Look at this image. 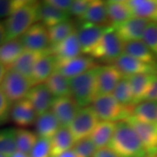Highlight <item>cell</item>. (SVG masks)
<instances>
[{"instance_id": "cell-22", "label": "cell", "mask_w": 157, "mask_h": 157, "mask_svg": "<svg viewBox=\"0 0 157 157\" xmlns=\"http://www.w3.org/2000/svg\"><path fill=\"white\" fill-rule=\"evenodd\" d=\"M124 53L157 68V58L143 40L124 43Z\"/></svg>"}, {"instance_id": "cell-32", "label": "cell", "mask_w": 157, "mask_h": 157, "mask_svg": "<svg viewBox=\"0 0 157 157\" xmlns=\"http://www.w3.org/2000/svg\"><path fill=\"white\" fill-rule=\"evenodd\" d=\"M134 17L153 20L157 13V0L128 1Z\"/></svg>"}, {"instance_id": "cell-13", "label": "cell", "mask_w": 157, "mask_h": 157, "mask_svg": "<svg viewBox=\"0 0 157 157\" xmlns=\"http://www.w3.org/2000/svg\"><path fill=\"white\" fill-rule=\"evenodd\" d=\"M123 78L114 65L100 67L97 78V96L112 94L120 80Z\"/></svg>"}, {"instance_id": "cell-4", "label": "cell", "mask_w": 157, "mask_h": 157, "mask_svg": "<svg viewBox=\"0 0 157 157\" xmlns=\"http://www.w3.org/2000/svg\"><path fill=\"white\" fill-rule=\"evenodd\" d=\"M99 120L105 121H126L131 115L134 107H125L120 104L113 94L96 97L92 103Z\"/></svg>"}, {"instance_id": "cell-25", "label": "cell", "mask_w": 157, "mask_h": 157, "mask_svg": "<svg viewBox=\"0 0 157 157\" xmlns=\"http://www.w3.org/2000/svg\"><path fill=\"white\" fill-rule=\"evenodd\" d=\"M25 51L21 39L6 41L0 46V63L10 70Z\"/></svg>"}, {"instance_id": "cell-48", "label": "cell", "mask_w": 157, "mask_h": 157, "mask_svg": "<svg viewBox=\"0 0 157 157\" xmlns=\"http://www.w3.org/2000/svg\"><path fill=\"white\" fill-rule=\"evenodd\" d=\"M56 157H77V155H75V153L72 148V149H69L67 151L62 153L61 155H58Z\"/></svg>"}, {"instance_id": "cell-36", "label": "cell", "mask_w": 157, "mask_h": 157, "mask_svg": "<svg viewBox=\"0 0 157 157\" xmlns=\"http://www.w3.org/2000/svg\"><path fill=\"white\" fill-rule=\"evenodd\" d=\"M47 29H48L51 46L59 44L76 30L74 28V25L69 20Z\"/></svg>"}, {"instance_id": "cell-30", "label": "cell", "mask_w": 157, "mask_h": 157, "mask_svg": "<svg viewBox=\"0 0 157 157\" xmlns=\"http://www.w3.org/2000/svg\"><path fill=\"white\" fill-rule=\"evenodd\" d=\"M54 98L72 96L70 80L60 72L55 70L45 82Z\"/></svg>"}, {"instance_id": "cell-50", "label": "cell", "mask_w": 157, "mask_h": 157, "mask_svg": "<svg viewBox=\"0 0 157 157\" xmlns=\"http://www.w3.org/2000/svg\"><path fill=\"white\" fill-rule=\"evenodd\" d=\"M152 21H155V22H157V13H156V15L155 16V17L153 18V20Z\"/></svg>"}, {"instance_id": "cell-16", "label": "cell", "mask_w": 157, "mask_h": 157, "mask_svg": "<svg viewBox=\"0 0 157 157\" xmlns=\"http://www.w3.org/2000/svg\"><path fill=\"white\" fill-rule=\"evenodd\" d=\"M38 115L33 106L27 99L17 101L11 107L10 118L12 122L20 128L33 125Z\"/></svg>"}, {"instance_id": "cell-39", "label": "cell", "mask_w": 157, "mask_h": 157, "mask_svg": "<svg viewBox=\"0 0 157 157\" xmlns=\"http://www.w3.org/2000/svg\"><path fill=\"white\" fill-rule=\"evenodd\" d=\"M29 156L51 157V140L45 138H39Z\"/></svg>"}, {"instance_id": "cell-42", "label": "cell", "mask_w": 157, "mask_h": 157, "mask_svg": "<svg viewBox=\"0 0 157 157\" xmlns=\"http://www.w3.org/2000/svg\"><path fill=\"white\" fill-rule=\"evenodd\" d=\"M90 2L88 0H75L73 1L72 8L70 10V15L77 17L80 20L87 11Z\"/></svg>"}, {"instance_id": "cell-11", "label": "cell", "mask_w": 157, "mask_h": 157, "mask_svg": "<svg viewBox=\"0 0 157 157\" xmlns=\"http://www.w3.org/2000/svg\"><path fill=\"white\" fill-rule=\"evenodd\" d=\"M80 107L72 96L54 98L51 112L58 119L61 127L68 128L77 115Z\"/></svg>"}, {"instance_id": "cell-45", "label": "cell", "mask_w": 157, "mask_h": 157, "mask_svg": "<svg viewBox=\"0 0 157 157\" xmlns=\"http://www.w3.org/2000/svg\"><path fill=\"white\" fill-rule=\"evenodd\" d=\"M94 157H120V155L117 153L113 151L112 148L107 147L98 149Z\"/></svg>"}, {"instance_id": "cell-51", "label": "cell", "mask_w": 157, "mask_h": 157, "mask_svg": "<svg viewBox=\"0 0 157 157\" xmlns=\"http://www.w3.org/2000/svg\"><path fill=\"white\" fill-rule=\"evenodd\" d=\"M0 157H6V156H4L3 155H0Z\"/></svg>"}, {"instance_id": "cell-41", "label": "cell", "mask_w": 157, "mask_h": 157, "mask_svg": "<svg viewBox=\"0 0 157 157\" xmlns=\"http://www.w3.org/2000/svg\"><path fill=\"white\" fill-rule=\"evenodd\" d=\"M12 104L7 99L4 92L0 88V125L8 121L11 113Z\"/></svg>"}, {"instance_id": "cell-34", "label": "cell", "mask_w": 157, "mask_h": 157, "mask_svg": "<svg viewBox=\"0 0 157 157\" xmlns=\"http://www.w3.org/2000/svg\"><path fill=\"white\" fill-rule=\"evenodd\" d=\"M17 151L16 129L0 130V155L6 157H11Z\"/></svg>"}, {"instance_id": "cell-49", "label": "cell", "mask_w": 157, "mask_h": 157, "mask_svg": "<svg viewBox=\"0 0 157 157\" xmlns=\"http://www.w3.org/2000/svg\"><path fill=\"white\" fill-rule=\"evenodd\" d=\"M11 157H30V156H29L28 155H25V154H24V153H22V152L17 151Z\"/></svg>"}, {"instance_id": "cell-33", "label": "cell", "mask_w": 157, "mask_h": 157, "mask_svg": "<svg viewBox=\"0 0 157 157\" xmlns=\"http://www.w3.org/2000/svg\"><path fill=\"white\" fill-rule=\"evenodd\" d=\"M113 96L120 104L125 107H134V96L131 88V85L128 77L123 76L116 86L115 89L113 93Z\"/></svg>"}, {"instance_id": "cell-35", "label": "cell", "mask_w": 157, "mask_h": 157, "mask_svg": "<svg viewBox=\"0 0 157 157\" xmlns=\"http://www.w3.org/2000/svg\"><path fill=\"white\" fill-rule=\"evenodd\" d=\"M39 139L37 134L25 128L16 129V140L17 151L22 152L25 155H30L34 145Z\"/></svg>"}, {"instance_id": "cell-29", "label": "cell", "mask_w": 157, "mask_h": 157, "mask_svg": "<svg viewBox=\"0 0 157 157\" xmlns=\"http://www.w3.org/2000/svg\"><path fill=\"white\" fill-rule=\"evenodd\" d=\"M75 140L68 128L61 127L51 139V157H56L62 153L72 149Z\"/></svg>"}, {"instance_id": "cell-7", "label": "cell", "mask_w": 157, "mask_h": 157, "mask_svg": "<svg viewBox=\"0 0 157 157\" xmlns=\"http://www.w3.org/2000/svg\"><path fill=\"white\" fill-rule=\"evenodd\" d=\"M99 121V118L92 106L80 108L72 123L68 127L75 143L86 138H89Z\"/></svg>"}, {"instance_id": "cell-17", "label": "cell", "mask_w": 157, "mask_h": 157, "mask_svg": "<svg viewBox=\"0 0 157 157\" xmlns=\"http://www.w3.org/2000/svg\"><path fill=\"white\" fill-rule=\"evenodd\" d=\"M96 67L95 60L90 56H78L71 60L57 64L56 70L70 79Z\"/></svg>"}, {"instance_id": "cell-6", "label": "cell", "mask_w": 157, "mask_h": 157, "mask_svg": "<svg viewBox=\"0 0 157 157\" xmlns=\"http://www.w3.org/2000/svg\"><path fill=\"white\" fill-rule=\"evenodd\" d=\"M33 87V85L30 78L13 69L7 71L0 86V88L12 105L25 99Z\"/></svg>"}, {"instance_id": "cell-12", "label": "cell", "mask_w": 157, "mask_h": 157, "mask_svg": "<svg viewBox=\"0 0 157 157\" xmlns=\"http://www.w3.org/2000/svg\"><path fill=\"white\" fill-rule=\"evenodd\" d=\"M107 27L95 25L89 23H82L77 30L82 54L90 55L102 38Z\"/></svg>"}, {"instance_id": "cell-28", "label": "cell", "mask_w": 157, "mask_h": 157, "mask_svg": "<svg viewBox=\"0 0 157 157\" xmlns=\"http://www.w3.org/2000/svg\"><path fill=\"white\" fill-rule=\"evenodd\" d=\"M116 126L117 122L114 121H99L95 129L90 136L97 149L108 147L116 129Z\"/></svg>"}, {"instance_id": "cell-9", "label": "cell", "mask_w": 157, "mask_h": 157, "mask_svg": "<svg viewBox=\"0 0 157 157\" xmlns=\"http://www.w3.org/2000/svg\"><path fill=\"white\" fill-rule=\"evenodd\" d=\"M135 129L139 135L142 145L147 153V157H155L157 155V123L142 122L134 117L126 121Z\"/></svg>"}, {"instance_id": "cell-21", "label": "cell", "mask_w": 157, "mask_h": 157, "mask_svg": "<svg viewBox=\"0 0 157 157\" xmlns=\"http://www.w3.org/2000/svg\"><path fill=\"white\" fill-rule=\"evenodd\" d=\"M56 59L51 53V52L42 57L37 62L31 78L33 86L39 84H44L47 78L56 70Z\"/></svg>"}, {"instance_id": "cell-40", "label": "cell", "mask_w": 157, "mask_h": 157, "mask_svg": "<svg viewBox=\"0 0 157 157\" xmlns=\"http://www.w3.org/2000/svg\"><path fill=\"white\" fill-rule=\"evenodd\" d=\"M25 2V0H0V18L9 17Z\"/></svg>"}, {"instance_id": "cell-38", "label": "cell", "mask_w": 157, "mask_h": 157, "mask_svg": "<svg viewBox=\"0 0 157 157\" xmlns=\"http://www.w3.org/2000/svg\"><path fill=\"white\" fill-rule=\"evenodd\" d=\"M142 40L157 58V22L150 21L147 25Z\"/></svg>"}, {"instance_id": "cell-37", "label": "cell", "mask_w": 157, "mask_h": 157, "mask_svg": "<svg viewBox=\"0 0 157 157\" xmlns=\"http://www.w3.org/2000/svg\"><path fill=\"white\" fill-rule=\"evenodd\" d=\"M73 150L77 157H94L98 149L89 137L77 141L73 147Z\"/></svg>"}, {"instance_id": "cell-5", "label": "cell", "mask_w": 157, "mask_h": 157, "mask_svg": "<svg viewBox=\"0 0 157 157\" xmlns=\"http://www.w3.org/2000/svg\"><path fill=\"white\" fill-rule=\"evenodd\" d=\"M124 53V42L118 35L116 30L107 26L102 38L89 56L94 60L114 62Z\"/></svg>"}, {"instance_id": "cell-3", "label": "cell", "mask_w": 157, "mask_h": 157, "mask_svg": "<svg viewBox=\"0 0 157 157\" xmlns=\"http://www.w3.org/2000/svg\"><path fill=\"white\" fill-rule=\"evenodd\" d=\"M100 67L70 78L71 94L80 108L88 107L97 96V78Z\"/></svg>"}, {"instance_id": "cell-1", "label": "cell", "mask_w": 157, "mask_h": 157, "mask_svg": "<svg viewBox=\"0 0 157 157\" xmlns=\"http://www.w3.org/2000/svg\"><path fill=\"white\" fill-rule=\"evenodd\" d=\"M108 147L117 153L120 157H147L139 135L128 121L117 122Z\"/></svg>"}, {"instance_id": "cell-14", "label": "cell", "mask_w": 157, "mask_h": 157, "mask_svg": "<svg viewBox=\"0 0 157 157\" xmlns=\"http://www.w3.org/2000/svg\"><path fill=\"white\" fill-rule=\"evenodd\" d=\"M150 21L146 18L133 17L114 29L124 43L139 41L143 39L145 30Z\"/></svg>"}, {"instance_id": "cell-2", "label": "cell", "mask_w": 157, "mask_h": 157, "mask_svg": "<svg viewBox=\"0 0 157 157\" xmlns=\"http://www.w3.org/2000/svg\"><path fill=\"white\" fill-rule=\"evenodd\" d=\"M39 3L26 1L5 21L6 41L21 38L38 21Z\"/></svg>"}, {"instance_id": "cell-24", "label": "cell", "mask_w": 157, "mask_h": 157, "mask_svg": "<svg viewBox=\"0 0 157 157\" xmlns=\"http://www.w3.org/2000/svg\"><path fill=\"white\" fill-rule=\"evenodd\" d=\"M49 52L50 51L41 52L25 50L21 54V56L17 59V60L14 63V65L12 66L11 69L17 71L19 73L23 74L24 76H25L26 78L31 79L33 76V69L37 62Z\"/></svg>"}, {"instance_id": "cell-26", "label": "cell", "mask_w": 157, "mask_h": 157, "mask_svg": "<svg viewBox=\"0 0 157 157\" xmlns=\"http://www.w3.org/2000/svg\"><path fill=\"white\" fill-rule=\"evenodd\" d=\"M155 76L156 74L153 73H140L128 77L133 92L135 106L144 101V98L155 80Z\"/></svg>"}, {"instance_id": "cell-47", "label": "cell", "mask_w": 157, "mask_h": 157, "mask_svg": "<svg viewBox=\"0 0 157 157\" xmlns=\"http://www.w3.org/2000/svg\"><path fill=\"white\" fill-rule=\"evenodd\" d=\"M7 71H8V70L6 69V67H5L3 64L0 63V86H1L3 80H4V78H5V76H6Z\"/></svg>"}, {"instance_id": "cell-8", "label": "cell", "mask_w": 157, "mask_h": 157, "mask_svg": "<svg viewBox=\"0 0 157 157\" xmlns=\"http://www.w3.org/2000/svg\"><path fill=\"white\" fill-rule=\"evenodd\" d=\"M25 50L33 52L50 51L51 43L48 29L41 23H36L20 38Z\"/></svg>"}, {"instance_id": "cell-31", "label": "cell", "mask_w": 157, "mask_h": 157, "mask_svg": "<svg viewBox=\"0 0 157 157\" xmlns=\"http://www.w3.org/2000/svg\"><path fill=\"white\" fill-rule=\"evenodd\" d=\"M131 116L142 122L156 123L157 101H143L136 104Z\"/></svg>"}, {"instance_id": "cell-10", "label": "cell", "mask_w": 157, "mask_h": 157, "mask_svg": "<svg viewBox=\"0 0 157 157\" xmlns=\"http://www.w3.org/2000/svg\"><path fill=\"white\" fill-rule=\"evenodd\" d=\"M50 52L55 58L56 64H60L81 56L82 52L77 34V30H75L73 33L59 44L51 46Z\"/></svg>"}, {"instance_id": "cell-20", "label": "cell", "mask_w": 157, "mask_h": 157, "mask_svg": "<svg viewBox=\"0 0 157 157\" xmlns=\"http://www.w3.org/2000/svg\"><path fill=\"white\" fill-rule=\"evenodd\" d=\"M69 16V13L59 11L47 1L39 3L38 21L44 25L46 28H51L60 23L68 21Z\"/></svg>"}, {"instance_id": "cell-18", "label": "cell", "mask_w": 157, "mask_h": 157, "mask_svg": "<svg viewBox=\"0 0 157 157\" xmlns=\"http://www.w3.org/2000/svg\"><path fill=\"white\" fill-rule=\"evenodd\" d=\"M25 99L32 103L37 113V115L39 116L49 112V109H51L54 100V96L52 94L50 90L44 83L33 86L30 90Z\"/></svg>"}, {"instance_id": "cell-44", "label": "cell", "mask_w": 157, "mask_h": 157, "mask_svg": "<svg viewBox=\"0 0 157 157\" xmlns=\"http://www.w3.org/2000/svg\"><path fill=\"white\" fill-rule=\"evenodd\" d=\"M144 101H157V74L155 80L152 83L151 86L149 87V89L147 93Z\"/></svg>"}, {"instance_id": "cell-53", "label": "cell", "mask_w": 157, "mask_h": 157, "mask_svg": "<svg viewBox=\"0 0 157 157\" xmlns=\"http://www.w3.org/2000/svg\"><path fill=\"white\" fill-rule=\"evenodd\" d=\"M156 123H157V121H156Z\"/></svg>"}, {"instance_id": "cell-23", "label": "cell", "mask_w": 157, "mask_h": 157, "mask_svg": "<svg viewBox=\"0 0 157 157\" xmlns=\"http://www.w3.org/2000/svg\"><path fill=\"white\" fill-rule=\"evenodd\" d=\"M80 20L82 23H89L95 25L107 27L108 16L107 2L101 0H92L86 14Z\"/></svg>"}, {"instance_id": "cell-46", "label": "cell", "mask_w": 157, "mask_h": 157, "mask_svg": "<svg viewBox=\"0 0 157 157\" xmlns=\"http://www.w3.org/2000/svg\"><path fill=\"white\" fill-rule=\"evenodd\" d=\"M6 42V30L5 23L0 22V46Z\"/></svg>"}, {"instance_id": "cell-52", "label": "cell", "mask_w": 157, "mask_h": 157, "mask_svg": "<svg viewBox=\"0 0 157 157\" xmlns=\"http://www.w3.org/2000/svg\"><path fill=\"white\" fill-rule=\"evenodd\" d=\"M155 157H157V155H156V156H155Z\"/></svg>"}, {"instance_id": "cell-27", "label": "cell", "mask_w": 157, "mask_h": 157, "mask_svg": "<svg viewBox=\"0 0 157 157\" xmlns=\"http://www.w3.org/2000/svg\"><path fill=\"white\" fill-rule=\"evenodd\" d=\"M35 126L38 137L49 140H51L58 132V130L61 128L58 119L51 111L38 116L35 121Z\"/></svg>"}, {"instance_id": "cell-43", "label": "cell", "mask_w": 157, "mask_h": 157, "mask_svg": "<svg viewBox=\"0 0 157 157\" xmlns=\"http://www.w3.org/2000/svg\"><path fill=\"white\" fill-rule=\"evenodd\" d=\"M50 5L59 9V11H64L70 14V10L72 8L73 0H48L47 1Z\"/></svg>"}, {"instance_id": "cell-15", "label": "cell", "mask_w": 157, "mask_h": 157, "mask_svg": "<svg viewBox=\"0 0 157 157\" xmlns=\"http://www.w3.org/2000/svg\"><path fill=\"white\" fill-rule=\"evenodd\" d=\"M113 65L125 77H129L140 73L157 74V68L140 61L134 57L129 56L126 53H123L121 56L119 57L113 62Z\"/></svg>"}, {"instance_id": "cell-19", "label": "cell", "mask_w": 157, "mask_h": 157, "mask_svg": "<svg viewBox=\"0 0 157 157\" xmlns=\"http://www.w3.org/2000/svg\"><path fill=\"white\" fill-rule=\"evenodd\" d=\"M108 26L117 27L118 25L126 22L133 17V13L128 1L111 0L107 1Z\"/></svg>"}]
</instances>
